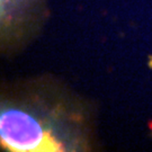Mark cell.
Wrapping results in <instances>:
<instances>
[{"mask_svg":"<svg viewBox=\"0 0 152 152\" xmlns=\"http://www.w3.org/2000/svg\"><path fill=\"white\" fill-rule=\"evenodd\" d=\"M17 1H20V0H1V7L4 9V8H7L8 6L16 4Z\"/></svg>","mask_w":152,"mask_h":152,"instance_id":"cell-2","label":"cell"},{"mask_svg":"<svg viewBox=\"0 0 152 152\" xmlns=\"http://www.w3.org/2000/svg\"><path fill=\"white\" fill-rule=\"evenodd\" d=\"M0 139L2 145L15 152L56 150L42 124L27 112L6 108L0 114Z\"/></svg>","mask_w":152,"mask_h":152,"instance_id":"cell-1","label":"cell"}]
</instances>
